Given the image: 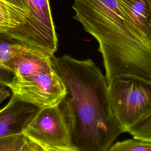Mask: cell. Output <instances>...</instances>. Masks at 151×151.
<instances>
[{
  "instance_id": "cell-1",
  "label": "cell",
  "mask_w": 151,
  "mask_h": 151,
  "mask_svg": "<svg viewBox=\"0 0 151 151\" xmlns=\"http://www.w3.org/2000/svg\"><path fill=\"white\" fill-rule=\"evenodd\" d=\"M51 60L66 89L63 102L70 119L73 149L107 151L124 131L111 111L105 76L91 59L65 55Z\"/></svg>"
},
{
  "instance_id": "cell-2",
  "label": "cell",
  "mask_w": 151,
  "mask_h": 151,
  "mask_svg": "<svg viewBox=\"0 0 151 151\" xmlns=\"http://www.w3.org/2000/svg\"><path fill=\"white\" fill-rule=\"evenodd\" d=\"M72 8L99 43L107 83L120 75L151 81V42L123 18L116 0H74Z\"/></svg>"
},
{
  "instance_id": "cell-3",
  "label": "cell",
  "mask_w": 151,
  "mask_h": 151,
  "mask_svg": "<svg viewBox=\"0 0 151 151\" xmlns=\"http://www.w3.org/2000/svg\"><path fill=\"white\" fill-rule=\"evenodd\" d=\"M107 91L111 111L124 132L151 112V81L117 76L107 83Z\"/></svg>"
},
{
  "instance_id": "cell-4",
  "label": "cell",
  "mask_w": 151,
  "mask_h": 151,
  "mask_svg": "<svg viewBox=\"0 0 151 151\" xmlns=\"http://www.w3.org/2000/svg\"><path fill=\"white\" fill-rule=\"evenodd\" d=\"M0 32L50 57L57 43L32 14L27 0H0Z\"/></svg>"
},
{
  "instance_id": "cell-5",
  "label": "cell",
  "mask_w": 151,
  "mask_h": 151,
  "mask_svg": "<svg viewBox=\"0 0 151 151\" xmlns=\"http://www.w3.org/2000/svg\"><path fill=\"white\" fill-rule=\"evenodd\" d=\"M23 134L29 142L46 151L73 149L70 119L63 101L41 109Z\"/></svg>"
},
{
  "instance_id": "cell-6",
  "label": "cell",
  "mask_w": 151,
  "mask_h": 151,
  "mask_svg": "<svg viewBox=\"0 0 151 151\" xmlns=\"http://www.w3.org/2000/svg\"><path fill=\"white\" fill-rule=\"evenodd\" d=\"M6 87L12 95L40 109L58 104L67 95L65 86L52 65L14 76Z\"/></svg>"
},
{
  "instance_id": "cell-7",
  "label": "cell",
  "mask_w": 151,
  "mask_h": 151,
  "mask_svg": "<svg viewBox=\"0 0 151 151\" xmlns=\"http://www.w3.org/2000/svg\"><path fill=\"white\" fill-rule=\"evenodd\" d=\"M40 109L12 95L0 109V138L23 134Z\"/></svg>"
},
{
  "instance_id": "cell-8",
  "label": "cell",
  "mask_w": 151,
  "mask_h": 151,
  "mask_svg": "<svg viewBox=\"0 0 151 151\" xmlns=\"http://www.w3.org/2000/svg\"><path fill=\"white\" fill-rule=\"evenodd\" d=\"M123 18L151 42V6L149 0H116Z\"/></svg>"
},
{
  "instance_id": "cell-9",
  "label": "cell",
  "mask_w": 151,
  "mask_h": 151,
  "mask_svg": "<svg viewBox=\"0 0 151 151\" xmlns=\"http://www.w3.org/2000/svg\"><path fill=\"white\" fill-rule=\"evenodd\" d=\"M28 48L21 42L0 32V86H7L14 77L12 74L5 67V63Z\"/></svg>"
},
{
  "instance_id": "cell-10",
  "label": "cell",
  "mask_w": 151,
  "mask_h": 151,
  "mask_svg": "<svg viewBox=\"0 0 151 151\" xmlns=\"http://www.w3.org/2000/svg\"><path fill=\"white\" fill-rule=\"evenodd\" d=\"M31 11L47 32L50 37L58 43L49 0H27Z\"/></svg>"
},
{
  "instance_id": "cell-11",
  "label": "cell",
  "mask_w": 151,
  "mask_h": 151,
  "mask_svg": "<svg viewBox=\"0 0 151 151\" xmlns=\"http://www.w3.org/2000/svg\"><path fill=\"white\" fill-rule=\"evenodd\" d=\"M133 139L151 142V112L127 130Z\"/></svg>"
},
{
  "instance_id": "cell-12",
  "label": "cell",
  "mask_w": 151,
  "mask_h": 151,
  "mask_svg": "<svg viewBox=\"0 0 151 151\" xmlns=\"http://www.w3.org/2000/svg\"><path fill=\"white\" fill-rule=\"evenodd\" d=\"M107 151H151V142L128 139L113 144Z\"/></svg>"
},
{
  "instance_id": "cell-13",
  "label": "cell",
  "mask_w": 151,
  "mask_h": 151,
  "mask_svg": "<svg viewBox=\"0 0 151 151\" xmlns=\"http://www.w3.org/2000/svg\"><path fill=\"white\" fill-rule=\"evenodd\" d=\"M27 142L23 134L0 138V151H20Z\"/></svg>"
},
{
  "instance_id": "cell-14",
  "label": "cell",
  "mask_w": 151,
  "mask_h": 151,
  "mask_svg": "<svg viewBox=\"0 0 151 151\" xmlns=\"http://www.w3.org/2000/svg\"><path fill=\"white\" fill-rule=\"evenodd\" d=\"M10 96V92L8 90L0 86V104Z\"/></svg>"
},
{
  "instance_id": "cell-15",
  "label": "cell",
  "mask_w": 151,
  "mask_h": 151,
  "mask_svg": "<svg viewBox=\"0 0 151 151\" xmlns=\"http://www.w3.org/2000/svg\"><path fill=\"white\" fill-rule=\"evenodd\" d=\"M35 146L29 142L28 140L24 144L20 151H34Z\"/></svg>"
},
{
  "instance_id": "cell-16",
  "label": "cell",
  "mask_w": 151,
  "mask_h": 151,
  "mask_svg": "<svg viewBox=\"0 0 151 151\" xmlns=\"http://www.w3.org/2000/svg\"><path fill=\"white\" fill-rule=\"evenodd\" d=\"M34 151H46V150H44V149H41V148H40V147H37V146H35Z\"/></svg>"
},
{
  "instance_id": "cell-17",
  "label": "cell",
  "mask_w": 151,
  "mask_h": 151,
  "mask_svg": "<svg viewBox=\"0 0 151 151\" xmlns=\"http://www.w3.org/2000/svg\"><path fill=\"white\" fill-rule=\"evenodd\" d=\"M50 151H76L73 149H69V150H50Z\"/></svg>"
},
{
  "instance_id": "cell-18",
  "label": "cell",
  "mask_w": 151,
  "mask_h": 151,
  "mask_svg": "<svg viewBox=\"0 0 151 151\" xmlns=\"http://www.w3.org/2000/svg\"><path fill=\"white\" fill-rule=\"evenodd\" d=\"M150 1V6H151V0H149Z\"/></svg>"
}]
</instances>
